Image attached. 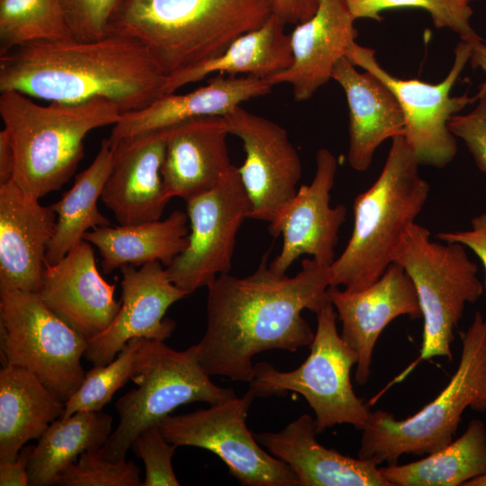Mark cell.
<instances>
[{"instance_id": "6da1fadb", "label": "cell", "mask_w": 486, "mask_h": 486, "mask_svg": "<svg viewBox=\"0 0 486 486\" xmlns=\"http://www.w3.org/2000/svg\"><path fill=\"white\" fill-rule=\"evenodd\" d=\"M267 256L252 274H222L207 287L206 329L195 346L210 376L249 382L256 355L295 352L313 341L315 333L302 311L316 313L329 300L330 266L304 258L294 276H277L268 268Z\"/></svg>"}, {"instance_id": "7a4b0ae2", "label": "cell", "mask_w": 486, "mask_h": 486, "mask_svg": "<svg viewBox=\"0 0 486 486\" xmlns=\"http://www.w3.org/2000/svg\"><path fill=\"white\" fill-rule=\"evenodd\" d=\"M165 79L140 41L114 33L87 41H35L0 53V92L64 104L104 97L122 113L159 97Z\"/></svg>"}, {"instance_id": "3957f363", "label": "cell", "mask_w": 486, "mask_h": 486, "mask_svg": "<svg viewBox=\"0 0 486 486\" xmlns=\"http://www.w3.org/2000/svg\"><path fill=\"white\" fill-rule=\"evenodd\" d=\"M273 14L270 0H123L109 34L140 41L167 76L222 54Z\"/></svg>"}, {"instance_id": "277c9868", "label": "cell", "mask_w": 486, "mask_h": 486, "mask_svg": "<svg viewBox=\"0 0 486 486\" xmlns=\"http://www.w3.org/2000/svg\"><path fill=\"white\" fill-rule=\"evenodd\" d=\"M419 165L403 135L392 140L381 174L354 201L353 230L329 267L330 286L361 291L393 263L404 233L415 223L429 194L430 186L420 176Z\"/></svg>"}, {"instance_id": "5b68a950", "label": "cell", "mask_w": 486, "mask_h": 486, "mask_svg": "<svg viewBox=\"0 0 486 486\" xmlns=\"http://www.w3.org/2000/svg\"><path fill=\"white\" fill-rule=\"evenodd\" d=\"M122 114L104 97L41 105L22 93L1 92L0 116L14 155L13 179L39 199L60 189L84 158L86 135L114 125Z\"/></svg>"}, {"instance_id": "8992f818", "label": "cell", "mask_w": 486, "mask_h": 486, "mask_svg": "<svg viewBox=\"0 0 486 486\" xmlns=\"http://www.w3.org/2000/svg\"><path fill=\"white\" fill-rule=\"evenodd\" d=\"M462 345L459 364L448 384L416 414L397 420L382 410L370 412L358 458L390 465L403 454L428 455L454 441L467 408L486 411V320L480 311L462 334Z\"/></svg>"}, {"instance_id": "52a82bcc", "label": "cell", "mask_w": 486, "mask_h": 486, "mask_svg": "<svg viewBox=\"0 0 486 486\" xmlns=\"http://www.w3.org/2000/svg\"><path fill=\"white\" fill-rule=\"evenodd\" d=\"M130 380L138 387L117 400L119 423L99 451L112 462L126 460L135 438L179 406L196 401L212 405L236 396L232 388L212 382L195 345L176 351L165 341L142 338Z\"/></svg>"}, {"instance_id": "ba28073f", "label": "cell", "mask_w": 486, "mask_h": 486, "mask_svg": "<svg viewBox=\"0 0 486 486\" xmlns=\"http://www.w3.org/2000/svg\"><path fill=\"white\" fill-rule=\"evenodd\" d=\"M417 291L424 328L419 360L453 358L451 344L466 303L475 302L483 286L477 266L459 243L432 241L417 222L404 233L394 255Z\"/></svg>"}, {"instance_id": "9c48e42d", "label": "cell", "mask_w": 486, "mask_h": 486, "mask_svg": "<svg viewBox=\"0 0 486 486\" xmlns=\"http://www.w3.org/2000/svg\"><path fill=\"white\" fill-rule=\"evenodd\" d=\"M315 314L317 328L306 360L290 372L257 363L249 388L256 398L282 396L289 391L302 395L315 413L318 434L340 424L362 430L371 410L356 396L350 380L358 356L338 334V315L329 300Z\"/></svg>"}, {"instance_id": "30bf717a", "label": "cell", "mask_w": 486, "mask_h": 486, "mask_svg": "<svg viewBox=\"0 0 486 486\" xmlns=\"http://www.w3.org/2000/svg\"><path fill=\"white\" fill-rule=\"evenodd\" d=\"M0 327L4 364L29 371L66 403L85 377L87 339L32 292H0Z\"/></svg>"}, {"instance_id": "8fae6325", "label": "cell", "mask_w": 486, "mask_h": 486, "mask_svg": "<svg viewBox=\"0 0 486 486\" xmlns=\"http://www.w3.org/2000/svg\"><path fill=\"white\" fill-rule=\"evenodd\" d=\"M256 398L249 388L241 397L169 415L158 427L166 440L177 447L194 446L215 454L243 486H299L290 467L265 451L247 428L246 418Z\"/></svg>"}, {"instance_id": "7c38bea8", "label": "cell", "mask_w": 486, "mask_h": 486, "mask_svg": "<svg viewBox=\"0 0 486 486\" xmlns=\"http://www.w3.org/2000/svg\"><path fill=\"white\" fill-rule=\"evenodd\" d=\"M473 39H461L454 50V64L449 73L435 85L394 76L379 64L373 49L356 42L346 52V57L354 66L376 76L396 96L405 121L403 136L420 165L443 167L455 157L456 140L448 128V122L476 100L467 94L451 96L450 92L469 62Z\"/></svg>"}, {"instance_id": "4fadbf2b", "label": "cell", "mask_w": 486, "mask_h": 486, "mask_svg": "<svg viewBox=\"0 0 486 486\" xmlns=\"http://www.w3.org/2000/svg\"><path fill=\"white\" fill-rule=\"evenodd\" d=\"M185 202L188 243L166 272L173 284L191 294L230 273L236 238L251 216V204L234 166L216 186Z\"/></svg>"}, {"instance_id": "5bb4252c", "label": "cell", "mask_w": 486, "mask_h": 486, "mask_svg": "<svg viewBox=\"0 0 486 486\" xmlns=\"http://www.w3.org/2000/svg\"><path fill=\"white\" fill-rule=\"evenodd\" d=\"M224 118L230 134L242 142L245 160L238 167L251 204L250 219L271 223L297 193L301 158L285 129L236 106Z\"/></svg>"}, {"instance_id": "9a60e30c", "label": "cell", "mask_w": 486, "mask_h": 486, "mask_svg": "<svg viewBox=\"0 0 486 486\" xmlns=\"http://www.w3.org/2000/svg\"><path fill=\"white\" fill-rule=\"evenodd\" d=\"M338 166L337 158L328 149H319L310 184H302L276 219L269 223L270 234L283 238L280 253L268 265L274 275H285L292 264L302 255H309L327 266L335 261L338 232L346 218V208L343 204L330 205Z\"/></svg>"}, {"instance_id": "2e32d148", "label": "cell", "mask_w": 486, "mask_h": 486, "mask_svg": "<svg viewBox=\"0 0 486 486\" xmlns=\"http://www.w3.org/2000/svg\"><path fill=\"white\" fill-rule=\"evenodd\" d=\"M121 271V308L104 331L87 339L84 357L94 364L112 362L132 338H169L176 324L164 318L165 314L172 304L189 295L171 282L159 261L139 269L127 265Z\"/></svg>"}, {"instance_id": "e0dca14e", "label": "cell", "mask_w": 486, "mask_h": 486, "mask_svg": "<svg viewBox=\"0 0 486 486\" xmlns=\"http://www.w3.org/2000/svg\"><path fill=\"white\" fill-rule=\"evenodd\" d=\"M327 294L341 322L342 339L358 356L355 379L364 385L369 380L376 341L385 327L400 316L422 317L414 284L406 271L393 262L365 289L347 292L329 286Z\"/></svg>"}, {"instance_id": "ac0fdd59", "label": "cell", "mask_w": 486, "mask_h": 486, "mask_svg": "<svg viewBox=\"0 0 486 486\" xmlns=\"http://www.w3.org/2000/svg\"><path fill=\"white\" fill-rule=\"evenodd\" d=\"M115 284L100 274L91 244L82 240L58 263L45 262L40 289L43 303L73 329L89 339L116 317L122 302Z\"/></svg>"}, {"instance_id": "d6986e66", "label": "cell", "mask_w": 486, "mask_h": 486, "mask_svg": "<svg viewBox=\"0 0 486 486\" xmlns=\"http://www.w3.org/2000/svg\"><path fill=\"white\" fill-rule=\"evenodd\" d=\"M57 215L12 179L0 184V292H39Z\"/></svg>"}, {"instance_id": "ffe728a7", "label": "cell", "mask_w": 486, "mask_h": 486, "mask_svg": "<svg viewBox=\"0 0 486 486\" xmlns=\"http://www.w3.org/2000/svg\"><path fill=\"white\" fill-rule=\"evenodd\" d=\"M112 148V166L101 195L103 203L120 225L160 220L171 200L160 173L166 129L122 140Z\"/></svg>"}, {"instance_id": "44dd1931", "label": "cell", "mask_w": 486, "mask_h": 486, "mask_svg": "<svg viewBox=\"0 0 486 486\" xmlns=\"http://www.w3.org/2000/svg\"><path fill=\"white\" fill-rule=\"evenodd\" d=\"M317 4L313 16L290 34L292 66L269 80L273 86L290 85L296 102L310 99L332 79L336 64L357 36L346 0H317Z\"/></svg>"}, {"instance_id": "7402d4cb", "label": "cell", "mask_w": 486, "mask_h": 486, "mask_svg": "<svg viewBox=\"0 0 486 486\" xmlns=\"http://www.w3.org/2000/svg\"><path fill=\"white\" fill-rule=\"evenodd\" d=\"M224 116L192 118L166 128L161 177L167 196L188 199L216 186L230 163Z\"/></svg>"}, {"instance_id": "603a6c76", "label": "cell", "mask_w": 486, "mask_h": 486, "mask_svg": "<svg viewBox=\"0 0 486 486\" xmlns=\"http://www.w3.org/2000/svg\"><path fill=\"white\" fill-rule=\"evenodd\" d=\"M317 434L315 418L303 414L278 432L254 436L290 467L299 486H392L376 464L328 448Z\"/></svg>"}, {"instance_id": "cb8c5ba5", "label": "cell", "mask_w": 486, "mask_h": 486, "mask_svg": "<svg viewBox=\"0 0 486 486\" xmlns=\"http://www.w3.org/2000/svg\"><path fill=\"white\" fill-rule=\"evenodd\" d=\"M273 85L250 76L225 77L218 74L208 84L183 94H167L148 105L124 112L112 125L108 137L111 145L122 140L160 130L184 121L202 116H224L241 103L266 95Z\"/></svg>"}, {"instance_id": "d4e9b609", "label": "cell", "mask_w": 486, "mask_h": 486, "mask_svg": "<svg viewBox=\"0 0 486 486\" xmlns=\"http://www.w3.org/2000/svg\"><path fill=\"white\" fill-rule=\"evenodd\" d=\"M332 79L344 90L349 109L348 164L366 171L382 142L404 135L402 110L381 79L368 71L359 73L346 57L336 64Z\"/></svg>"}, {"instance_id": "484cf974", "label": "cell", "mask_w": 486, "mask_h": 486, "mask_svg": "<svg viewBox=\"0 0 486 486\" xmlns=\"http://www.w3.org/2000/svg\"><path fill=\"white\" fill-rule=\"evenodd\" d=\"M285 25L273 14L263 25L235 40L222 54L166 76L160 96L216 72L269 81L292 64L291 36L285 33Z\"/></svg>"}, {"instance_id": "4316f807", "label": "cell", "mask_w": 486, "mask_h": 486, "mask_svg": "<svg viewBox=\"0 0 486 486\" xmlns=\"http://www.w3.org/2000/svg\"><path fill=\"white\" fill-rule=\"evenodd\" d=\"M60 401L34 374L15 365L0 370V464L13 462L21 449L39 439L60 418Z\"/></svg>"}, {"instance_id": "83f0119b", "label": "cell", "mask_w": 486, "mask_h": 486, "mask_svg": "<svg viewBox=\"0 0 486 486\" xmlns=\"http://www.w3.org/2000/svg\"><path fill=\"white\" fill-rule=\"evenodd\" d=\"M188 221L187 213L175 211L165 220L98 227L84 239L97 248L104 274L153 261L167 266L187 246Z\"/></svg>"}, {"instance_id": "f1b7e54d", "label": "cell", "mask_w": 486, "mask_h": 486, "mask_svg": "<svg viewBox=\"0 0 486 486\" xmlns=\"http://www.w3.org/2000/svg\"><path fill=\"white\" fill-rule=\"evenodd\" d=\"M113 148L109 139L102 140L94 161L79 173L71 188L50 207L57 215L55 231L46 250L45 262L54 265L84 240L90 230L112 223L97 207L111 172Z\"/></svg>"}, {"instance_id": "f546056e", "label": "cell", "mask_w": 486, "mask_h": 486, "mask_svg": "<svg viewBox=\"0 0 486 486\" xmlns=\"http://www.w3.org/2000/svg\"><path fill=\"white\" fill-rule=\"evenodd\" d=\"M112 417L101 411H78L54 420L31 454L29 485H54L58 474L86 451H99L112 434Z\"/></svg>"}, {"instance_id": "4dcf8cb0", "label": "cell", "mask_w": 486, "mask_h": 486, "mask_svg": "<svg viewBox=\"0 0 486 486\" xmlns=\"http://www.w3.org/2000/svg\"><path fill=\"white\" fill-rule=\"evenodd\" d=\"M392 486H464L486 473V427L482 420L469 422L464 434L423 459L381 467Z\"/></svg>"}, {"instance_id": "1f68e13d", "label": "cell", "mask_w": 486, "mask_h": 486, "mask_svg": "<svg viewBox=\"0 0 486 486\" xmlns=\"http://www.w3.org/2000/svg\"><path fill=\"white\" fill-rule=\"evenodd\" d=\"M73 39L60 0H0V53L40 40Z\"/></svg>"}, {"instance_id": "d6a6232c", "label": "cell", "mask_w": 486, "mask_h": 486, "mask_svg": "<svg viewBox=\"0 0 486 486\" xmlns=\"http://www.w3.org/2000/svg\"><path fill=\"white\" fill-rule=\"evenodd\" d=\"M141 340L130 339L116 359L106 364H94L86 372L80 386L65 403L60 418L78 411H101L114 393L130 380Z\"/></svg>"}, {"instance_id": "836d02e7", "label": "cell", "mask_w": 486, "mask_h": 486, "mask_svg": "<svg viewBox=\"0 0 486 486\" xmlns=\"http://www.w3.org/2000/svg\"><path fill=\"white\" fill-rule=\"evenodd\" d=\"M355 19H372L381 22L386 10L415 7L427 11L436 28H448L461 39L477 37L472 28V10L466 0H346Z\"/></svg>"}, {"instance_id": "e575fe53", "label": "cell", "mask_w": 486, "mask_h": 486, "mask_svg": "<svg viewBox=\"0 0 486 486\" xmlns=\"http://www.w3.org/2000/svg\"><path fill=\"white\" fill-rule=\"evenodd\" d=\"M100 451V450H99ZM99 451H86L57 476L58 486H142L140 470L132 461L112 462Z\"/></svg>"}, {"instance_id": "d590c367", "label": "cell", "mask_w": 486, "mask_h": 486, "mask_svg": "<svg viewBox=\"0 0 486 486\" xmlns=\"http://www.w3.org/2000/svg\"><path fill=\"white\" fill-rule=\"evenodd\" d=\"M123 0H60L72 38L87 41L109 35L111 22Z\"/></svg>"}, {"instance_id": "8d00e7d4", "label": "cell", "mask_w": 486, "mask_h": 486, "mask_svg": "<svg viewBox=\"0 0 486 486\" xmlns=\"http://www.w3.org/2000/svg\"><path fill=\"white\" fill-rule=\"evenodd\" d=\"M130 448L145 465L142 486L180 485L172 466L177 446L166 440L158 426L141 432Z\"/></svg>"}, {"instance_id": "74e56055", "label": "cell", "mask_w": 486, "mask_h": 486, "mask_svg": "<svg viewBox=\"0 0 486 486\" xmlns=\"http://www.w3.org/2000/svg\"><path fill=\"white\" fill-rule=\"evenodd\" d=\"M477 101L469 113L453 115L448 128L464 141L478 168L486 174V96Z\"/></svg>"}, {"instance_id": "f35d334b", "label": "cell", "mask_w": 486, "mask_h": 486, "mask_svg": "<svg viewBox=\"0 0 486 486\" xmlns=\"http://www.w3.org/2000/svg\"><path fill=\"white\" fill-rule=\"evenodd\" d=\"M436 238L443 242L459 243L470 248L481 260L486 275V213L472 218L470 230L440 232Z\"/></svg>"}, {"instance_id": "ab89813d", "label": "cell", "mask_w": 486, "mask_h": 486, "mask_svg": "<svg viewBox=\"0 0 486 486\" xmlns=\"http://www.w3.org/2000/svg\"><path fill=\"white\" fill-rule=\"evenodd\" d=\"M274 14L285 24H299L316 12L317 0H270Z\"/></svg>"}, {"instance_id": "60d3db41", "label": "cell", "mask_w": 486, "mask_h": 486, "mask_svg": "<svg viewBox=\"0 0 486 486\" xmlns=\"http://www.w3.org/2000/svg\"><path fill=\"white\" fill-rule=\"evenodd\" d=\"M34 446H24L13 462L0 464L1 486L29 485L28 465Z\"/></svg>"}, {"instance_id": "b9f144b4", "label": "cell", "mask_w": 486, "mask_h": 486, "mask_svg": "<svg viewBox=\"0 0 486 486\" xmlns=\"http://www.w3.org/2000/svg\"><path fill=\"white\" fill-rule=\"evenodd\" d=\"M14 155L4 129L0 131V184L14 178Z\"/></svg>"}, {"instance_id": "7bdbcfd3", "label": "cell", "mask_w": 486, "mask_h": 486, "mask_svg": "<svg viewBox=\"0 0 486 486\" xmlns=\"http://www.w3.org/2000/svg\"><path fill=\"white\" fill-rule=\"evenodd\" d=\"M469 62L472 68H481L486 74V44L480 37L472 40ZM482 96H486V79L480 85L474 98L477 101Z\"/></svg>"}, {"instance_id": "ee69618b", "label": "cell", "mask_w": 486, "mask_h": 486, "mask_svg": "<svg viewBox=\"0 0 486 486\" xmlns=\"http://www.w3.org/2000/svg\"><path fill=\"white\" fill-rule=\"evenodd\" d=\"M464 486H486V473L467 482Z\"/></svg>"}, {"instance_id": "f6af8a7d", "label": "cell", "mask_w": 486, "mask_h": 486, "mask_svg": "<svg viewBox=\"0 0 486 486\" xmlns=\"http://www.w3.org/2000/svg\"><path fill=\"white\" fill-rule=\"evenodd\" d=\"M467 2L471 3L472 1H474V0H466Z\"/></svg>"}]
</instances>
